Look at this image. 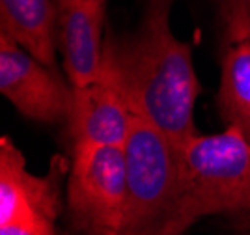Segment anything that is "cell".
I'll use <instances>...</instances> for the list:
<instances>
[{
	"instance_id": "obj_1",
	"label": "cell",
	"mask_w": 250,
	"mask_h": 235,
	"mask_svg": "<svg viewBox=\"0 0 250 235\" xmlns=\"http://www.w3.org/2000/svg\"><path fill=\"white\" fill-rule=\"evenodd\" d=\"M174 0H147L142 19L127 36L106 34L103 69L135 118L153 125L177 148L198 136L194 105L202 86L192 49L170 26Z\"/></svg>"
},
{
	"instance_id": "obj_2",
	"label": "cell",
	"mask_w": 250,
	"mask_h": 235,
	"mask_svg": "<svg viewBox=\"0 0 250 235\" xmlns=\"http://www.w3.org/2000/svg\"><path fill=\"white\" fill-rule=\"evenodd\" d=\"M125 153L127 205L120 235H183L198 218L181 148L136 118Z\"/></svg>"
},
{
	"instance_id": "obj_3",
	"label": "cell",
	"mask_w": 250,
	"mask_h": 235,
	"mask_svg": "<svg viewBox=\"0 0 250 235\" xmlns=\"http://www.w3.org/2000/svg\"><path fill=\"white\" fill-rule=\"evenodd\" d=\"M181 153L196 218L222 215L250 230L249 138L237 127H226L194 136Z\"/></svg>"
},
{
	"instance_id": "obj_4",
	"label": "cell",
	"mask_w": 250,
	"mask_h": 235,
	"mask_svg": "<svg viewBox=\"0 0 250 235\" xmlns=\"http://www.w3.org/2000/svg\"><path fill=\"white\" fill-rule=\"evenodd\" d=\"M69 218L83 235H120L127 205L125 146H75L67 183Z\"/></svg>"
},
{
	"instance_id": "obj_5",
	"label": "cell",
	"mask_w": 250,
	"mask_h": 235,
	"mask_svg": "<svg viewBox=\"0 0 250 235\" xmlns=\"http://www.w3.org/2000/svg\"><path fill=\"white\" fill-rule=\"evenodd\" d=\"M0 92L26 118L65 123L71 86L54 69L0 32Z\"/></svg>"
},
{
	"instance_id": "obj_6",
	"label": "cell",
	"mask_w": 250,
	"mask_h": 235,
	"mask_svg": "<svg viewBox=\"0 0 250 235\" xmlns=\"http://www.w3.org/2000/svg\"><path fill=\"white\" fill-rule=\"evenodd\" d=\"M135 116L112 79L101 69L99 79L86 86H71L67 133L75 146H125Z\"/></svg>"
},
{
	"instance_id": "obj_7",
	"label": "cell",
	"mask_w": 250,
	"mask_h": 235,
	"mask_svg": "<svg viewBox=\"0 0 250 235\" xmlns=\"http://www.w3.org/2000/svg\"><path fill=\"white\" fill-rule=\"evenodd\" d=\"M58 47L71 86H86L99 79L104 47L106 0H54Z\"/></svg>"
},
{
	"instance_id": "obj_8",
	"label": "cell",
	"mask_w": 250,
	"mask_h": 235,
	"mask_svg": "<svg viewBox=\"0 0 250 235\" xmlns=\"http://www.w3.org/2000/svg\"><path fill=\"white\" fill-rule=\"evenodd\" d=\"M58 181L60 170H52L47 177L30 174L13 140L0 138V224L30 215L56 218L60 213Z\"/></svg>"
},
{
	"instance_id": "obj_9",
	"label": "cell",
	"mask_w": 250,
	"mask_h": 235,
	"mask_svg": "<svg viewBox=\"0 0 250 235\" xmlns=\"http://www.w3.org/2000/svg\"><path fill=\"white\" fill-rule=\"evenodd\" d=\"M0 32L47 65H54L58 26L54 0H0Z\"/></svg>"
},
{
	"instance_id": "obj_10",
	"label": "cell",
	"mask_w": 250,
	"mask_h": 235,
	"mask_svg": "<svg viewBox=\"0 0 250 235\" xmlns=\"http://www.w3.org/2000/svg\"><path fill=\"white\" fill-rule=\"evenodd\" d=\"M219 112L250 140V40L229 43L220 62Z\"/></svg>"
},
{
	"instance_id": "obj_11",
	"label": "cell",
	"mask_w": 250,
	"mask_h": 235,
	"mask_svg": "<svg viewBox=\"0 0 250 235\" xmlns=\"http://www.w3.org/2000/svg\"><path fill=\"white\" fill-rule=\"evenodd\" d=\"M226 45L250 40V0H217Z\"/></svg>"
},
{
	"instance_id": "obj_12",
	"label": "cell",
	"mask_w": 250,
	"mask_h": 235,
	"mask_svg": "<svg viewBox=\"0 0 250 235\" xmlns=\"http://www.w3.org/2000/svg\"><path fill=\"white\" fill-rule=\"evenodd\" d=\"M54 218L43 215H30L15 218L8 224H0V235H56Z\"/></svg>"
}]
</instances>
